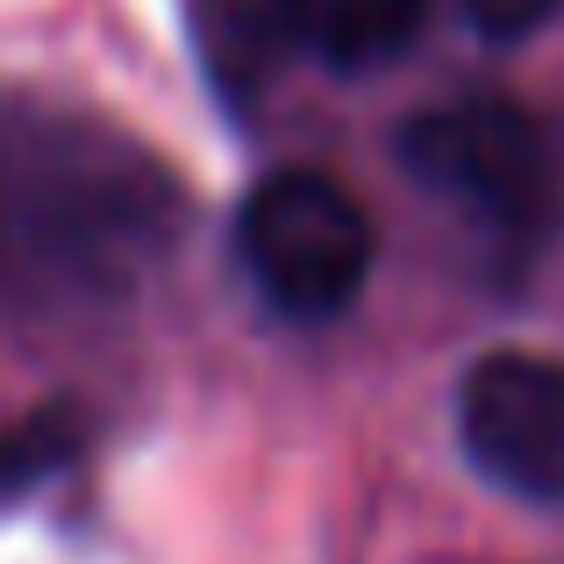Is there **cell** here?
<instances>
[{
	"mask_svg": "<svg viewBox=\"0 0 564 564\" xmlns=\"http://www.w3.org/2000/svg\"><path fill=\"white\" fill-rule=\"evenodd\" d=\"M457 443L486 486L564 508V358L486 350L457 379Z\"/></svg>",
	"mask_w": 564,
	"mask_h": 564,
	"instance_id": "obj_3",
	"label": "cell"
},
{
	"mask_svg": "<svg viewBox=\"0 0 564 564\" xmlns=\"http://www.w3.org/2000/svg\"><path fill=\"white\" fill-rule=\"evenodd\" d=\"M86 443H94V429H86V414L72 408V400L14 414V422L0 429V508L43 494L51 479H65V471L86 457Z\"/></svg>",
	"mask_w": 564,
	"mask_h": 564,
	"instance_id": "obj_5",
	"label": "cell"
},
{
	"mask_svg": "<svg viewBox=\"0 0 564 564\" xmlns=\"http://www.w3.org/2000/svg\"><path fill=\"white\" fill-rule=\"evenodd\" d=\"M400 165L422 193L451 200L494 243H514V250L543 243V229L564 207L551 129L522 100H500V94H465V100H443V108H422L400 129Z\"/></svg>",
	"mask_w": 564,
	"mask_h": 564,
	"instance_id": "obj_1",
	"label": "cell"
},
{
	"mask_svg": "<svg viewBox=\"0 0 564 564\" xmlns=\"http://www.w3.org/2000/svg\"><path fill=\"white\" fill-rule=\"evenodd\" d=\"M436 0H279V36L336 72H372L422 36Z\"/></svg>",
	"mask_w": 564,
	"mask_h": 564,
	"instance_id": "obj_4",
	"label": "cell"
},
{
	"mask_svg": "<svg viewBox=\"0 0 564 564\" xmlns=\"http://www.w3.org/2000/svg\"><path fill=\"white\" fill-rule=\"evenodd\" d=\"M236 250L250 286L286 322H329L365 293L379 236L365 200L315 165H279L236 207Z\"/></svg>",
	"mask_w": 564,
	"mask_h": 564,
	"instance_id": "obj_2",
	"label": "cell"
},
{
	"mask_svg": "<svg viewBox=\"0 0 564 564\" xmlns=\"http://www.w3.org/2000/svg\"><path fill=\"white\" fill-rule=\"evenodd\" d=\"M457 8L486 43H514V36H536L557 14V0H457Z\"/></svg>",
	"mask_w": 564,
	"mask_h": 564,
	"instance_id": "obj_6",
	"label": "cell"
}]
</instances>
